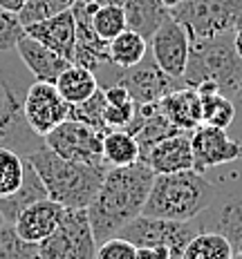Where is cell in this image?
Listing matches in <instances>:
<instances>
[{
    "label": "cell",
    "instance_id": "8fae6325",
    "mask_svg": "<svg viewBox=\"0 0 242 259\" xmlns=\"http://www.w3.org/2000/svg\"><path fill=\"white\" fill-rule=\"evenodd\" d=\"M112 85H123L137 105H150V103H159L168 92L184 88V80L170 78L166 72H161L148 50L146 58L139 65L128 69H121V67L117 69Z\"/></svg>",
    "mask_w": 242,
    "mask_h": 259
},
{
    "label": "cell",
    "instance_id": "4dcf8cb0",
    "mask_svg": "<svg viewBox=\"0 0 242 259\" xmlns=\"http://www.w3.org/2000/svg\"><path fill=\"white\" fill-rule=\"evenodd\" d=\"M77 0H25V5L20 7L18 18L25 27L36 25L41 20H47L56 14H63L67 9L74 7Z\"/></svg>",
    "mask_w": 242,
    "mask_h": 259
},
{
    "label": "cell",
    "instance_id": "7402d4cb",
    "mask_svg": "<svg viewBox=\"0 0 242 259\" xmlns=\"http://www.w3.org/2000/svg\"><path fill=\"white\" fill-rule=\"evenodd\" d=\"M123 14H126V27L150 42L155 31L170 18V9L164 7L159 0H123Z\"/></svg>",
    "mask_w": 242,
    "mask_h": 259
},
{
    "label": "cell",
    "instance_id": "cb8c5ba5",
    "mask_svg": "<svg viewBox=\"0 0 242 259\" xmlns=\"http://www.w3.org/2000/svg\"><path fill=\"white\" fill-rule=\"evenodd\" d=\"M142 161V148L128 130H108L103 134V163L108 168H126Z\"/></svg>",
    "mask_w": 242,
    "mask_h": 259
},
{
    "label": "cell",
    "instance_id": "44dd1931",
    "mask_svg": "<svg viewBox=\"0 0 242 259\" xmlns=\"http://www.w3.org/2000/svg\"><path fill=\"white\" fill-rule=\"evenodd\" d=\"M47 197H50V194H47L45 183H43L34 165L25 159V177H23L20 188L14 194H9V197L0 199V212H3L5 224H14V221L18 219V214L23 212L27 206H31V203L41 201V199H47Z\"/></svg>",
    "mask_w": 242,
    "mask_h": 259
},
{
    "label": "cell",
    "instance_id": "7a4b0ae2",
    "mask_svg": "<svg viewBox=\"0 0 242 259\" xmlns=\"http://www.w3.org/2000/svg\"><path fill=\"white\" fill-rule=\"evenodd\" d=\"M31 83L34 76L18 52H0V145L20 156H29L45 145V139L29 127L23 110Z\"/></svg>",
    "mask_w": 242,
    "mask_h": 259
},
{
    "label": "cell",
    "instance_id": "83f0119b",
    "mask_svg": "<svg viewBox=\"0 0 242 259\" xmlns=\"http://www.w3.org/2000/svg\"><path fill=\"white\" fill-rule=\"evenodd\" d=\"M235 118V101L222 92L202 96V123L204 125L229 130Z\"/></svg>",
    "mask_w": 242,
    "mask_h": 259
},
{
    "label": "cell",
    "instance_id": "74e56055",
    "mask_svg": "<svg viewBox=\"0 0 242 259\" xmlns=\"http://www.w3.org/2000/svg\"><path fill=\"white\" fill-rule=\"evenodd\" d=\"M23 5H25V0H0V9H5V12H14V14H18Z\"/></svg>",
    "mask_w": 242,
    "mask_h": 259
},
{
    "label": "cell",
    "instance_id": "d6986e66",
    "mask_svg": "<svg viewBox=\"0 0 242 259\" xmlns=\"http://www.w3.org/2000/svg\"><path fill=\"white\" fill-rule=\"evenodd\" d=\"M161 114L168 118L180 132L191 134L202 125V96L193 88H177L159 101Z\"/></svg>",
    "mask_w": 242,
    "mask_h": 259
},
{
    "label": "cell",
    "instance_id": "277c9868",
    "mask_svg": "<svg viewBox=\"0 0 242 259\" xmlns=\"http://www.w3.org/2000/svg\"><path fill=\"white\" fill-rule=\"evenodd\" d=\"M215 183L197 170L155 175L142 214L170 221H193L213 203Z\"/></svg>",
    "mask_w": 242,
    "mask_h": 259
},
{
    "label": "cell",
    "instance_id": "ee69618b",
    "mask_svg": "<svg viewBox=\"0 0 242 259\" xmlns=\"http://www.w3.org/2000/svg\"><path fill=\"white\" fill-rule=\"evenodd\" d=\"M238 96H242V90H240V94H238ZM238 96H235V99H238Z\"/></svg>",
    "mask_w": 242,
    "mask_h": 259
},
{
    "label": "cell",
    "instance_id": "60d3db41",
    "mask_svg": "<svg viewBox=\"0 0 242 259\" xmlns=\"http://www.w3.org/2000/svg\"><path fill=\"white\" fill-rule=\"evenodd\" d=\"M161 5H164V7H168V9H173V7H177V5L182 3V0H159Z\"/></svg>",
    "mask_w": 242,
    "mask_h": 259
},
{
    "label": "cell",
    "instance_id": "5bb4252c",
    "mask_svg": "<svg viewBox=\"0 0 242 259\" xmlns=\"http://www.w3.org/2000/svg\"><path fill=\"white\" fill-rule=\"evenodd\" d=\"M191 34L186 27L170 16L164 25L155 31L150 38V54H153L155 63L159 65L161 72H166L170 78L182 80L188 65V56H191Z\"/></svg>",
    "mask_w": 242,
    "mask_h": 259
},
{
    "label": "cell",
    "instance_id": "836d02e7",
    "mask_svg": "<svg viewBox=\"0 0 242 259\" xmlns=\"http://www.w3.org/2000/svg\"><path fill=\"white\" fill-rule=\"evenodd\" d=\"M25 36V25L18 14L0 9V52H16L18 40Z\"/></svg>",
    "mask_w": 242,
    "mask_h": 259
},
{
    "label": "cell",
    "instance_id": "ba28073f",
    "mask_svg": "<svg viewBox=\"0 0 242 259\" xmlns=\"http://www.w3.org/2000/svg\"><path fill=\"white\" fill-rule=\"evenodd\" d=\"M39 259H96V239L88 210L65 208L58 228L39 244Z\"/></svg>",
    "mask_w": 242,
    "mask_h": 259
},
{
    "label": "cell",
    "instance_id": "3957f363",
    "mask_svg": "<svg viewBox=\"0 0 242 259\" xmlns=\"http://www.w3.org/2000/svg\"><path fill=\"white\" fill-rule=\"evenodd\" d=\"M25 159L39 172L50 199L63 208H88L108 172L106 163H74L58 156L47 145H41Z\"/></svg>",
    "mask_w": 242,
    "mask_h": 259
},
{
    "label": "cell",
    "instance_id": "30bf717a",
    "mask_svg": "<svg viewBox=\"0 0 242 259\" xmlns=\"http://www.w3.org/2000/svg\"><path fill=\"white\" fill-rule=\"evenodd\" d=\"M45 145L74 163H103V132L83 121H63L45 134Z\"/></svg>",
    "mask_w": 242,
    "mask_h": 259
},
{
    "label": "cell",
    "instance_id": "1f68e13d",
    "mask_svg": "<svg viewBox=\"0 0 242 259\" xmlns=\"http://www.w3.org/2000/svg\"><path fill=\"white\" fill-rule=\"evenodd\" d=\"M0 259H39V246L25 241L14 224L0 226Z\"/></svg>",
    "mask_w": 242,
    "mask_h": 259
},
{
    "label": "cell",
    "instance_id": "d6a6232c",
    "mask_svg": "<svg viewBox=\"0 0 242 259\" xmlns=\"http://www.w3.org/2000/svg\"><path fill=\"white\" fill-rule=\"evenodd\" d=\"M103 110H106V94H103V88H99V92L94 96H90L88 101H83L79 105H70V118L83 121L106 134L108 127L103 121Z\"/></svg>",
    "mask_w": 242,
    "mask_h": 259
},
{
    "label": "cell",
    "instance_id": "ab89813d",
    "mask_svg": "<svg viewBox=\"0 0 242 259\" xmlns=\"http://www.w3.org/2000/svg\"><path fill=\"white\" fill-rule=\"evenodd\" d=\"M85 3H94V5H123V0H85Z\"/></svg>",
    "mask_w": 242,
    "mask_h": 259
},
{
    "label": "cell",
    "instance_id": "8d00e7d4",
    "mask_svg": "<svg viewBox=\"0 0 242 259\" xmlns=\"http://www.w3.org/2000/svg\"><path fill=\"white\" fill-rule=\"evenodd\" d=\"M134 259H170V250L164 246H155V248H137Z\"/></svg>",
    "mask_w": 242,
    "mask_h": 259
},
{
    "label": "cell",
    "instance_id": "52a82bcc",
    "mask_svg": "<svg viewBox=\"0 0 242 259\" xmlns=\"http://www.w3.org/2000/svg\"><path fill=\"white\" fill-rule=\"evenodd\" d=\"M170 16L186 27L191 40L218 38L242 23V0H182Z\"/></svg>",
    "mask_w": 242,
    "mask_h": 259
},
{
    "label": "cell",
    "instance_id": "5b68a950",
    "mask_svg": "<svg viewBox=\"0 0 242 259\" xmlns=\"http://www.w3.org/2000/svg\"><path fill=\"white\" fill-rule=\"evenodd\" d=\"M215 183L213 203L197 214L195 226L200 233H218L233 248V255L242 257V165H220L206 172Z\"/></svg>",
    "mask_w": 242,
    "mask_h": 259
},
{
    "label": "cell",
    "instance_id": "4316f807",
    "mask_svg": "<svg viewBox=\"0 0 242 259\" xmlns=\"http://www.w3.org/2000/svg\"><path fill=\"white\" fill-rule=\"evenodd\" d=\"M180 259H233V248L218 233H197Z\"/></svg>",
    "mask_w": 242,
    "mask_h": 259
},
{
    "label": "cell",
    "instance_id": "f546056e",
    "mask_svg": "<svg viewBox=\"0 0 242 259\" xmlns=\"http://www.w3.org/2000/svg\"><path fill=\"white\" fill-rule=\"evenodd\" d=\"M92 27L99 34V38L110 42L115 36H119L126 27V14L121 5H99L92 12Z\"/></svg>",
    "mask_w": 242,
    "mask_h": 259
},
{
    "label": "cell",
    "instance_id": "9c48e42d",
    "mask_svg": "<svg viewBox=\"0 0 242 259\" xmlns=\"http://www.w3.org/2000/svg\"><path fill=\"white\" fill-rule=\"evenodd\" d=\"M197 233L200 230H197L195 221H170V219L139 214L126 228H121V233L117 237H123V239H128L137 248L164 246L170 250V259H180L184 248L188 246V241Z\"/></svg>",
    "mask_w": 242,
    "mask_h": 259
},
{
    "label": "cell",
    "instance_id": "6da1fadb",
    "mask_svg": "<svg viewBox=\"0 0 242 259\" xmlns=\"http://www.w3.org/2000/svg\"><path fill=\"white\" fill-rule=\"evenodd\" d=\"M153 181L155 172L144 161L126 168H108L101 188L85 208L96 246L117 237L121 228L144 212Z\"/></svg>",
    "mask_w": 242,
    "mask_h": 259
},
{
    "label": "cell",
    "instance_id": "8992f818",
    "mask_svg": "<svg viewBox=\"0 0 242 259\" xmlns=\"http://www.w3.org/2000/svg\"><path fill=\"white\" fill-rule=\"evenodd\" d=\"M182 80L186 88H197L204 80H213L222 94L235 99L242 90V58L233 47V34L193 40Z\"/></svg>",
    "mask_w": 242,
    "mask_h": 259
},
{
    "label": "cell",
    "instance_id": "b9f144b4",
    "mask_svg": "<svg viewBox=\"0 0 242 259\" xmlns=\"http://www.w3.org/2000/svg\"><path fill=\"white\" fill-rule=\"evenodd\" d=\"M5 224V219H3V212H0V226H3Z\"/></svg>",
    "mask_w": 242,
    "mask_h": 259
},
{
    "label": "cell",
    "instance_id": "d4e9b609",
    "mask_svg": "<svg viewBox=\"0 0 242 259\" xmlns=\"http://www.w3.org/2000/svg\"><path fill=\"white\" fill-rule=\"evenodd\" d=\"M108 52H110V63L121 69L134 67L146 58L148 54V40L142 34L132 29H123L119 36H115L108 42Z\"/></svg>",
    "mask_w": 242,
    "mask_h": 259
},
{
    "label": "cell",
    "instance_id": "603a6c76",
    "mask_svg": "<svg viewBox=\"0 0 242 259\" xmlns=\"http://www.w3.org/2000/svg\"><path fill=\"white\" fill-rule=\"evenodd\" d=\"M54 85H56V90L61 92V96L70 105H79L83 101H88L101 88L99 78H96L92 69L81 67V65H74V63L67 65V69L56 78Z\"/></svg>",
    "mask_w": 242,
    "mask_h": 259
},
{
    "label": "cell",
    "instance_id": "7bdbcfd3",
    "mask_svg": "<svg viewBox=\"0 0 242 259\" xmlns=\"http://www.w3.org/2000/svg\"><path fill=\"white\" fill-rule=\"evenodd\" d=\"M233 259H242V257L240 255H233Z\"/></svg>",
    "mask_w": 242,
    "mask_h": 259
},
{
    "label": "cell",
    "instance_id": "9a60e30c",
    "mask_svg": "<svg viewBox=\"0 0 242 259\" xmlns=\"http://www.w3.org/2000/svg\"><path fill=\"white\" fill-rule=\"evenodd\" d=\"M142 161L155 175H173V172L193 170L191 134L180 132L161 139L144 154Z\"/></svg>",
    "mask_w": 242,
    "mask_h": 259
},
{
    "label": "cell",
    "instance_id": "f1b7e54d",
    "mask_svg": "<svg viewBox=\"0 0 242 259\" xmlns=\"http://www.w3.org/2000/svg\"><path fill=\"white\" fill-rule=\"evenodd\" d=\"M25 177V156L0 145V199L9 197L20 188Z\"/></svg>",
    "mask_w": 242,
    "mask_h": 259
},
{
    "label": "cell",
    "instance_id": "2e32d148",
    "mask_svg": "<svg viewBox=\"0 0 242 259\" xmlns=\"http://www.w3.org/2000/svg\"><path fill=\"white\" fill-rule=\"evenodd\" d=\"M63 214H65V208L58 201L47 197V199L31 203V206H27L18 214V219L14 221V228L25 241L39 246L41 241H45L58 228Z\"/></svg>",
    "mask_w": 242,
    "mask_h": 259
},
{
    "label": "cell",
    "instance_id": "484cf974",
    "mask_svg": "<svg viewBox=\"0 0 242 259\" xmlns=\"http://www.w3.org/2000/svg\"><path fill=\"white\" fill-rule=\"evenodd\" d=\"M106 94V110H103V121L108 130H123L130 125L137 112V103L123 85H108L103 88Z\"/></svg>",
    "mask_w": 242,
    "mask_h": 259
},
{
    "label": "cell",
    "instance_id": "e0dca14e",
    "mask_svg": "<svg viewBox=\"0 0 242 259\" xmlns=\"http://www.w3.org/2000/svg\"><path fill=\"white\" fill-rule=\"evenodd\" d=\"M25 34L41 40L43 45H47L50 50L61 54L63 58H67L72 63L74 45H77V20H74L72 9L52 16L47 20H41L36 25L25 27Z\"/></svg>",
    "mask_w": 242,
    "mask_h": 259
},
{
    "label": "cell",
    "instance_id": "ac0fdd59",
    "mask_svg": "<svg viewBox=\"0 0 242 259\" xmlns=\"http://www.w3.org/2000/svg\"><path fill=\"white\" fill-rule=\"evenodd\" d=\"M16 52H18L20 61L25 63V67L29 69V74L34 76V80H43V83H56V78L70 65L67 58H63L61 54H56L47 45H43L41 40L27 34L18 40Z\"/></svg>",
    "mask_w": 242,
    "mask_h": 259
},
{
    "label": "cell",
    "instance_id": "4fadbf2b",
    "mask_svg": "<svg viewBox=\"0 0 242 259\" xmlns=\"http://www.w3.org/2000/svg\"><path fill=\"white\" fill-rule=\"evenodd\" d=\"M23 110L29 127L43 139L70 118V103L61 96L56 85L43 83V80H34L29 85Z\"/></svg>",
    "mask_w": 242,
    "mask_h": 259
},
{
    "label": "cell",
    "instance_id": "f35d334b",
    "mask_svg": "<svg viewBox=\"0 0 242 259\" xmlns=\"http://www.w3.org/2000/svg\"><path fill=\"white\" fill-rule=\"evenodd\" d=\"M233 47H235V52H238L240 58H242V23L235 27V31H233Z\"/></svg>",
    "mask_w": 242,
    "mask_h": 259
},
{
    "label": "cell",
    "instance_id": "e575fe53",
    "mask_svg": "<svg viewBox=\"0 0 242 259\" xmlns=\"http://www.w3.org/2000/svg\"><path fill=\"white\" fill-rule=\"evenodd\" d=\"M137 246H132L123 237H112L96 246V259H134Z\"/></svg>",
    "mask_w": 242,
    "mask_h": 259
},
{
    "label": "cell",
    "instance_id": "7c38bea8",
    "mask_svg": "<svg viewBox=\"0 0 242 259\" xmlns=\"http://www.w3.org/2000/svg\"><path fill=\"white\" fill-rule=\"evenodd\" d=\"M193 170L206 175L209 170L229 165L242 159V145L229 134V130L202 125L191 132Z\"/></svg>",
    "mask_w": 242,
    "mask_h": 259
},
{
    "label": "cell",
    "instance_id": "ffe728a7",
    "mask_svg": "<svg viewBox=\"0 0 242 259\" xmlns=\"http://www.w3.org/2000/svg\"><path fill=\"white\" fill-rule=\"evenodd\" d=\"M123 130H128V132L134 134L139 148H142V159L157 141L170 137V134H180V130H177L173 123L168 121V118L161 114V110H159L157 103L137 105L134 118L130 121V125L123 127Z\"/></svg>",
    "mask_w": 242,
    "mask_h": 259
},
{
    "label": "cell",
    "instance_id": "d590c367",
    "mask_svg": "<svg viewBox=\"0 0 242 259\" xmlns=\"http://www.w3.org/2000/svg\"><path fill=\"white\" fill-rule=\"evenodd\" d=\"M233 101H235V118L229 127V134L242 145V96H238V99H233ZM238 163L242 165V159L238 161Z\"/></svg>",
    "mask_w": 242,
    "mask_h": 259
}]
</instances>
